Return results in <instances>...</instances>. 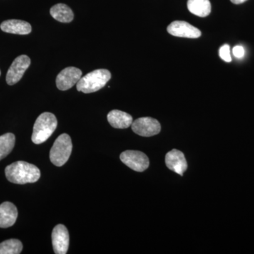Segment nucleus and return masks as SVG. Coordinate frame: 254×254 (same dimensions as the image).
<instances>
[{"label":"nucleus","mask_w":254,"mask_h":254,"mask_svg":"<svg viewBox=\"0 0 254 254\" xmlns=\"http://www.w3.org/2000/svg\"><path fill=\"white\" fill-rule=\"evenodd\" d=\"M5 175L11 183L26 185L38 181L41 177V171L33 164L17 161L5 168Z\"/></svg>","instance_id":"1"},{"label":"nucleus","mask_w":254,"mask_h":254,"mask_svg":"<svg viewBox=\"0 0 254 254\" xmlns=\"http://www.w3.org/2000/svg\"><path fill=\"white\" fill-rule=\"evenodd\" d=\"M58 126V120L53 113H44L37 118L33 126L31 140L35 144H41L52 136Z\"/></svg>","instance_id":"2"},{"label":"nucleus","mask_w":254,"mask_h":254,"mask_svg":"<svg viewBox=\"0 0 254 254\" xmlns=\"http://www.w3.org/2000/svg\"><path fill=\"white\" fill-rule=\"evenodd\" d=\"M110 78L111 73L108 70L104 68L95 70L80 78L76 85V88L82 93H94L103 88Z\"/></svg>","instance_id":"3"},{"label":"nucleus","mask_w":254,"mask_h":254,"mask_svg":"<svg viewBox=\"0 0 254 254\" xmlns=\"http://www.w3.org/2000/svg\"><path fill=\"white\" fill-rule=\"evenodd\" d=\"M72 151L71 137L66 133L60 135L50 152V161L53 165L62 167L68 161Z\"/></svg>","instance_id":"4"},{"label":"nucleus","mask_w":254,"mask_h":254,"mask_svg":"<svg viewBox=\"0 0 254 254\" xmlns=\"http://www.w3.org/2000/svg\"><path fill=\"white\" fill-rule=\"evenodd\" d=\"M120 160L128 168L142 173L149 167V159L145 153L138 150H126L120 155Z\"/></svg>","instance_id":"5"},{"label":"nucleus","mask_w":254,"mask_h":254,"mask_svg":"<svg viewBox=\"0 0 254 254\" xmlns=\"http://www.w3.org/2000/svg\"><path fill=\"white\" fill-rule=\"evenodd\" d=\"M31 64V59L26 55H21L16 58L11 64L7 73L6 81L10 86L16 84L23 77L25 71Z\"/></svg>","instance_id":"6"},{"label":"nucleus","mask_w":254,"mask_h":254,"mask_svg":"<svg viewBox=\"0 0 254 254\" xmlns=\"http://www.w3.org/2000/svg\"><path fill=\"white\" fill-rule=\"evenodd\" d=\"M131 128L134 133L139 136L150 137L158 134L161 130V126L155 119L141 118L133 122Z\"/></svg>","instance_id":"7"},{"label":"nucleus","mask_w":254,"mask_h":254,"mask_svg":"<svg viewBox=\"0 0 254 254\" xmlns=\"http://www.w3.org/2000/svg\"><path fill=\"white\" fill-rule=\"evenodd\" d=\"M82 71L79 68L73 67L65 68L58 75L56 78V84L58 89L66 91L77 84L81 78Z\"/></svg>","instance_id":"8"},{"label":"nucleus","mask_w":254,"mask_h":254,"mask_svg":"<svg viewBox=\"0 0 254 254\" xmlns=\"http://www.w3.org/2000/svg\"><path fill=\"white\" fill-rule=\"evenodd\" d=\"M52 242L55 254L67 253L69 245V235L64 225L60 224L55 227L52 232Z\"/></svg>","instance_id":"9"},{"label":"nucleus","mask_w":254,"mask_h":254,"mask_svg":"<svg viewBox=\"0 0 254 254\" xmlns=\"http://www.w3.org/2000/svg\"><path fill=\"white\" fill-rule=\"evenodd\" d=\"M168 32L172 36L181 38H198L201 36L199 29L186 21H175L170 23L168 27Z\"/></svg>","instance_id":"10"},{"label":"nucleus","mask_w":254,"mask_h":254,"mask_svg":"<svg viewBox=\"0 0 254 254\" xmlns=\"http://www.w3.org/2000/svg\"><path fill=\"white\" fill-rule=\"evenodd\" d=\"M165 164L172 171L182 175L187 170V163L185 155L180 150H172L165 156Z\"/></svg>","instance_id":"11"},{"label":"nucleus","mask_w":254,"mask_h":254,"mask_svg":"<svg viewBox=\"0 0 254 254\" xmlns=\"http://www.w3.org/2000/svg\"><path fill=\"white\" fill-rule=\"evenodd\" d=\"M18 217V210L11 202H4L0 205V228L13 226Z\"/></svg>","instance_id":"12"},{"label":"nucleus","mask_w":254,"mask_h":254,"mask_svg":"<svg viewBox=\"0 0 254 254\" xmlns=\"http://www.w3.org/2000/svg\"><path fill=\"white\" fill-rule=\"evenodd\" d=\"M1 31L13 34L27 35L32 31L31 24L21 20L10 19L4 21L0 26Z\"/></svg>","instance_id":"13"},{"label":"nucleus","mask_w":254,"mask_h":254,"mask_svg":"<svg viewBox=\"0 0 254 254\" xmlns=\"http://www.w3.org/2000/svg\"><path fill=\"white\" fill-rule=\"evenodd\" d=\"M110 125L114 128H127L133 123V118L129 114L118 110H112L108 115Z\"/></svg>","instance_id":"14"},{"label":"nucleus","mask_w":254,"mask_h":254,"mask_svg":"<svg viewBox=\"0 0 254 254\" xmlns=\"http://www.w3.org/2000/svg\"><path fill=\"white\" fill-rule=\"evenodd\" d=\"M189 11L199 17H206L211 11V4L209 0H188Z\"/></svg>","instance_id":"15"},{"label":"nucleus","mask_w":254,"mask_h":254,"mask_svg":"<svg viewBox=\"0 0 254 254\" xmlns=\"http://www.w3.org/2000/svg\"><path fill=\"white\" fill-rule=\"evenodd\" d=\"M50 15L57 21L62 23H69L73 21V13L67 5L55 4L50 9Z\"/></svg>","instance_id":"16"},{"label":"nucleus","mask_w":254,"mask_h":254,"mask_svg":"<svg viewBox=\"0 0 254 254\" xmlns=\"http://www.w3.org/2000/svg\"><path fill=\"white\" fill-rule=\"evenodd\" d=\"M15 141L16 138L13 133H7L0 136V160L6 158L12 151Z\"/></svg>","instance_id":"17"},{"label":"nucleus","mask_w":254,"mask_h":254,"mask_svg":"<svg viewBox=\"0 0 254 254\" xmlns=\"http://www.w3.org/2000/svg\"><path fill=\"white\" fill-rule=\"evenodd\" d=\"M23 250L21 241L11 239L0 244V254H19Z\"/></svg>","instance_id":"18"},{"label":"nucleus","mask_w":254,"mask_h":254,"mask_svg":"<svg viewBox=\"0 0 254 254\" xmlns=\"http://www.w3.org/2000/svg\"><path fill=\"white\" fill-rule=\"evenodd\" d=\"M219 55L220 58L226 63H231L232 58L230 55V48L229 45H224L219 50Z\"/></svg>","instance_id":"19"},{"label":"nucleus","mask_w":254,"mask_h":254,"mask_svg":"<svg viewBox=\"0 0 254 254\" xmlns=\"http://www.w3.org/2000/svg\"><path fill=\"white\" fill-rule=\"evenodd\" d=\"M234 56L237 58H242L245 56V51L243 47L240 46H235L232 50Z\"/></svg>","instance_id":"20"},{"label":"nucleus","mask_w":254,"mask_h":254,"mask_svg":"<svg viewBox=\"0 0 254 254\" xmlns=\"http://www.w3.org/2000/svg\"><path fill=\"white\" fill-rule=\"evenodd\" d=\"M233 4H242V3L245 2L247 0H230Z\"/></svg>","instance_id":"21"},{"label":"nucleus","mask_w":254,"mask_h":254,"mask_svg":"<svg viewBox=\"0 0 254 254\" xmlns=\"http://www.w3.org/2000/svg\"><path fill=\"white\" fill-rule=\"evenodd\" d=\"M0 74H1V71H0Z\"/></svg>","instance_id":"22"}]
</instances>
